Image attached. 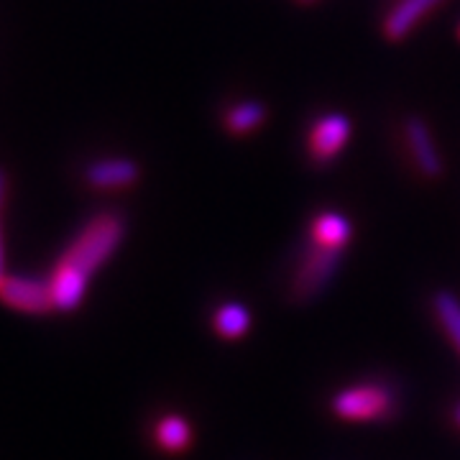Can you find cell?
I'll use <instances>...</instances> for the list:
<instances>
[{
    "label": "cell",
    "instance_id": "3",
    "mask_svg": "<svg viewBox=\"0 0 460 460\" xmlns=\"http://www.w3.org/2000/svg\"><path fill=\"white\" fill-rule=\"evenodd\" d=\"M353 133L350 118L341 111L317 115L307 133V154L314 164H330L341 156V151L348 144Z\"/></svg>",
    "mask_w": 460,
    "mask_h": 460
},
{
    "label": "cell",
    "instance_id": "9",
    "mask_svg": "<svg viewBox=\"0 0 460 460\" xmlns=\"http://www.w3.org/2000/svg\"><path fill=\"white\" fill-rule=\"evenodd\" d=\"M310 235H313L314 246L328 248V251H343L348 246V241H350V235H353V226L343 213L325 210V213L313 217Z\"/></svg>",
    "mask_w": 460,
    "mask_h": 460
},
{
    "label": "cell",
    "instance_id": "15",
    "mask_svg": "<svg viewBox=\"0 0 460 460\" xmlns=\"http://www.w3.org/2000/svg\"><path fill=\"white\" fill-rule=\"evenodd\" d=\"M3 195H5V177H3V172H0V205H3Z\"/></svg>",
    "mask_w": 460,
    "mask_h": 460
},
{
    "label": "cell",
    "instance_id": "16",
    "mask_svg": "<svg viewBox=\"0 0 460 460\" xmlns=\"http://www.w3.org/2000/svg\"><path fill=\"white\" fill-rule=\"evenodd\" d=\"M299 3H305V5H310V3H314V0H299Z\"/></svg>",
    "mask_w": 460,
    "mask_h": 460
},
{
    "label": "cell",
    "instance_id": "17",
    "mask_svg": "<svg viewBox=\"0 0 460 460\" xmlns=\"http://www.w3.org/2000/svg\"><path fill=\"white\" fill-rule=\"evenodd\" d=\"M456 420H458V425H460V407H458V411H456Z\"/></svg>",
    "mask_w": 460,
    "mask_h": 460
},
{
    "label": "cell",
    "instance_id": "1",
    "mask_svg": "<svg viewBox=\"0 0 460 460\" xmlns=\"http://www.w3.org/2000/svg\"><path fill=\"white\" fill-rule=\"evenodd\" d=\"M126 233V223L118 213H102L93 217L84 226L72 246L66 248L62 261L54 266L51 271V296H54V310L69 313L80 307L87 292L90 274H95L102 263L108 261L120 246Z\"/></svg>",
    "mask_w": 460,
    "mask_h": 460
},
{
    "label": "cell",
    "instance_id": "10",
    "mask_svg": "<svg viewBox=\"0 0 460 460\" xmlns=\"http://www.w3.org/2000/svg\"><path fill=\"white\" fill-rule=\"evenodd\" d=\"M266 105L259 100H241L233 102L228 111L223 113V126L230 136H248V133L259 131L266 120Z\"/></svg>",
    "mask_w": 460,
    "mask_h": 460
},
{
    "label": "cell",
    "instance_id": "2",
    "mask_svg": "<svg viewBox=\"0 0 460 460\" xmlns=\"http://www.w3.org/2000/svg\"><path fill=\"white\" fill-rule=\"evenodd\" d=\"M396 399L389 386L366 381L332 396V411L345 422H376L394 411Z\"/></svg>",
    "mask_w": 460,
    "mask_h": 460
},
{
    "label": "cell",
    "instance_id": "12",
    "mask_svg": "<svg viewBox=\"0 0 460 460\" xmlns=\"http://www.w3.org/2000/svg\"><path fill=\"white\" fill-rule=\"evenodd\" d=\"M217 335L228 338V341H235V338H243L248 330H251V313L241 302H226L217 307L213 320Z\"/></svg>",
    "mask_w": 460,
    "mask_h": 460
},
{
    "label": "cell",
    "instance_id": "14",
    "mask_svg": "<svg viewBox=\"0 0 460 460\" xmlns=\"http://www.w3.org/2000/svg\"><path fill=\"white\" fill-rule=\"evenodd\" d=\"M8 274H5V248H3V233H0V284L5 279Z\"/></svg>",
    "mask_w": 460,
    "mask_h": 460
},
{
    "label": "cell",
    "instance_id": "13",
    "mask_svg": "<svg viewBox=\"0 0 460 460\" xmlns=\"http://www.w3.org/2000/svg\"><path fill=\"white\" fill-rule=\"evenodd\" d=\"M432 307H435V314H438L440 325L447 332V338L460 350V299L458 296L447 295V292H440V295H435Z\"/></svg>",
    "mask_w": 460,
    "mask_h": 460
},
{
    "label": "cell",
    "instance_id": "6",
    "mask_svg": "<svg viewBox=\"0 0 460 460\" xmlns=\"http://www.w3.org/2000/svg\"><path fill=\"white\" fill-rule=\"evenodd\" d=\"M338 263H341V251H328V248H320L313 243L299 263V269H296L295 295L305 299V296H313L314 292H320L332 279V274L338 271Z\"/></svg>",
    "mask_w": 460,
    "mask_h": 460
},
{
    "label": "cell",
    "instance_id": "11",
    "mask_svg": "<svg viewBox=\"0 0 460 460\" xmlns=\"http://www.w3.org/2000/svg\"><path fill=\"white\" fill-rule=\"evenodd\" d=\"M192 443V428L180 414H166L156 425V445L166 453H181Z\"/></svg>",
    "mask_w": 460,
    "mask_h": 460
},
{
    "label": "cell",
    "instance_id": "8",
    "mask_svg": "<svg viewBox=\"0 0 460 460\" xmlns=\"http://www.w3.org/2000/svg\"><path fill=\"white\" fill-rule=\"evenodd\" d=\"M95 190H126L138 181V164L131 159H100L84 172Z\"/></svg>",
    "mask_w": 460,
    "mask_h": 460
},
{
    "label": "cell",
    "instance_id": "7",
    "mask_svg": "<svg viewBox=\"0 0 460 460\" xmlns=\"http://www.w3.org/2000/svg\"><path fill=\"white\" fill-rule=\"evenodd\" d=\"M443 3L445 0H394L381 21V31L389 41H402Z\"/></svg>",
    "mask_w": 460,
    "mask_h": 460
},
{
    "label": "cell",
    "instance_id": "4",
    "mask_svg": "<svg viewBox=\"0 0 460 460\" xmlns=\"http://www.w3.org/2000/svg\"><path fill=\"white\" fill-rule=\"evenodd\" d=\"M0 302L26 314H47L54 310L49 281L31 277H5L0 284Z\"/></svg>",
    "mask_w": 460,
    "mask_h": 460
},
{
    "label": "cell",
    "instance_id": "5",
    "mask_svg": "<svg viewBox=\"0 0 460 460\" xmlns=\"http://www.w3.org/2000/svg\"><path fill=\"white\" fill-rule=\"evenodd\" d=\"M402 133H404V146L410 151L414 169L428 180L440 177L443 174V156L438 151V144L432 138L428 123L417 115H410L402 126Z\"/></svg>",
    "mask_w": 460,
    "mask_h": 460
}]
</instances>
